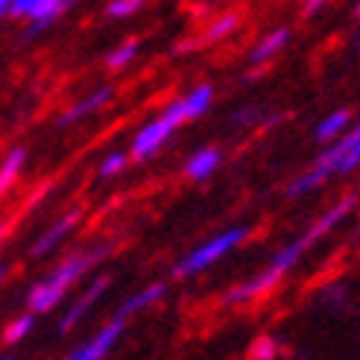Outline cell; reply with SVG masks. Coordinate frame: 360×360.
I'll use <instances>...</instances> for the list:
<instances>
[{
	"label": "cell",
	"instance_id": "obj_1",
	"mask_svg": "<svg viewBox=\"0 0 360 360\" xmlns=\"http://www.w3.org/2000/svg\"><path fill=\"white\" fill-rule=\"evenodd\" d=\"M357 202H360L357 193H346V196H340L337 202H331L308 229L302 231V235H296L293 240L278 246L258 273H252L249 278L231 284L223 293V304H229V308H246V304H255V302L266 299L304 258H308V252L316 243H322L334 229H340L352 217V214L357 211Z\"/></svg>",
	"mask_w": 360,
	"mask_h": 360
},
{
	"label": "cell",
	"instance_id": "obj_2",
	"mask_svg": "<svg viewBox=\"0 0 360 360\" xmlns=\"http://www.w3.org/2000/svg\"><path fill=\"white\" fill-rule=\"evenodd\" d=\"M112 252H115V240H103L94 246H82V249L68 252L62 261H56L47 269V276H41L27 290L24 308L35 316H47L53 311H59L62 304L74 296V287L91 273L100 261L109 258Z\"/></svg>",
	"mask_w": 360,
	"mask_h": 360
},
{
	"label": "cell",
	"instance_id": "obj_3",
	"mask_svg": "<svg viewBox=\"0 0 360 360\" xmlns=\"http://www.w3.org/2000/svg\"><path fill=\"white\" fill-rule=\"evenodd\" d=\"M360 167V120L349 126L343 138H337L322 150L311 167H304L290 185H287V196L290 200H302V196L316 193L322 185H328L331 179H343Z\"/></svg>",
	"mask_w": 360,
	"mask_h": 360
},
{
	"label": "cell",
	"instance_id": "obj_4",
	"mask_svg": "<svg viewBox=\"0 0 360 360\" xmlns=\"http://www.w3.org/2000/svg\"><path fill=\"white\" fill-rule=\"evenodd\" d=\"M252 235L249 226H229L223 231H217V235L205 238L202 243H196L193 249H188L182 258H179L170 269V276L176 281H185V278H196L208 273L211 266H217L220 261H226L231 252H238Z\"/></svg>",
	"mask_w": 360,
	"mask_h": 360
},
{
	"label": "cell",
	"instance_id": "obj_5",
	"mask_svg": "<svg viewBox=\"0 0 360 360\" xmlns=\"http://www.w3.org/2000/svg\"><path fill=\"white\" fill-rule=\"evenodd\" d=\"M126 328H129V319L115 311L103 326H97L85 340H79L77 346H70L59 360H109V354L123 340Z\"/></svg>",
	"mask_w": 360,
	"mask_h": 360
},
{
	"label": "cell",
	"instance_id": "obj_6",
	"mask_svg": "<svg viewBox=\"0 0 360 360\" xmlns=\"http://www.w3.org/2000/svg\"><path fill=\"white\" fill-rule=\"evenodd\" d=\"M109 287H112V276H97L91 284H85L82 290L77 296H70V302L65 304V311L59 316V334H70L77 326H82V322L91 316V311L97 308V304L103 302V296L109 293Z\"/></svg>",
	"mask_w": 360,
	"mask_h": 360
},
{
	"label": "cell",
	"instance_id": "obj_7",
	"mask_svg": "<svg viewBox=\"0 0 360 360\" xmlns=\"http://www.w3.org/2000/svg\"><path fill=\"white\" fill-rule=\"evenodd\" d=\"M173 132H176V126L165 115H155L135 132V138L129 143V158H135V161L153 158L158 150H165V143L173 138Z\"/></svg>",
	"mask_w": 360,
	"mask_h": 360
},
{
	"label": "cell",
	"instance_id": "obj_8",
	"mask_svg": "<svg viewBox=\"0 0 360 360\" xmlns=\"http://www.w3.org/2000/svg\"><path fill=\"white\" fill-rule=\"evenodd\" d=\"M79 223H82V208H70V211H65L62 217H56L53 220L39 238L32 240V246H30V258H47L50 252H56L74 231L79 229Z\"/></svg>",
	"mask_w": 360,
	"mask_h": 360
},
{
	"label": "cell",
	"instance_id": "obj_9",
	"mask_svg": "<svg viewBox=\"0 0 360 360\" xmlns=\"http://www.w3.org/2000/svg\"><path fill=\"white\" fill-rule=\"evenodd\" d=\"M112 97H115V88H112V85L94 88V91H88V94L79 97L77 103H70V109H65V112L59 115V126H62V129H68V126H77V123L88 120L91 115H97L103 105H109Z\"/></svg>",
	"mask_w": 360,
	"mask_h": 360
},
{
	"label": "cell",
	"instance_id": "obj_10",
	"mask_svg": "<svg viewBox=\"0 0 360 360\" xmlns=\"http://www.w3.org/2000/svg\"><path fill=\"white\" fill-rule=\"evenodd\" d=\"M290 39H293L290 27H276V30L264 32L261 39L255 41V47L249 50V62L255 65L258 70H261V68H266L269 62H276V59L281 56V50H284L287 44H290Z\"/></svg>",
	"mask_w": 360,
	"mask_h": 360
},
{
	"label": "cell",
	"instance_id": "obj_11",
	"mask_svg": "<svg viewBox=\"0 0 360 360\" xmlns=\"http://www.w3.org/2000/svg\"><path fill=\"white\" fill-rule=\"evenodd\" d=\"M167 290H170L167 281H150V284H143L141 290H135L132 296H126V299L120 302L117 314H123L126 319H132V316H138V314H143V311L155 308L158 302H165V299H167Z\"/></svg>",
	"mask_w": 360,
	"mask_h": 360
},
{
	"label": "cell",
	"instance_id": "obj_12",
	"mask_svg": "<svg viewBox=\"0 0 360 360\" xmlns=\"http://www.w3.org/2000/svg\"><path fill=\"white\" fill-rule=\"evenodd\" d=\"M223 165V150L220 147H202V150H196L188 155L185 161V179H191V182H208V179L220 170Z\"/></svg>",
	"mask_w": 360,
	"mask_h": 360
},
{
	"label": "cell",
	"instance_id": "obj_13",
	"mask_svg": "<svg viewBox=\"0 0 360 360\" xmlns=\"http://www.w3.org/2000/svg\"><path fill=\"white\" fill-rule=\"evenodd\" d=\"M74 4H77V0H41V4L32 9V15L27 18L30 27L24 30V41L35 39V35L44 32L50 24H56L59 18H62V15H65L70 6H74Z\"/></svg>",
	"mask_w": 360,
	"mask_h": 360
},
{
	"label": "cell",
	"instance_id": "obj_14",
	"mask_svg": "<svg viewBox=\"0 0 360 360\" xmlns=\"http://www.w3.org/2000/svg\"><path fill=\"white\" fill-rule=\"evenodd\" d=\"M354 123V117H352V112L349 109H334V112H328L322 120H316V129H314V138H316V143H334L337 138H343L346 132H349V126Z\"/></svg>",
	"mask_w": 360,
	"mask_h": 360
},
{
	"label": "cell",
	"instance_id": "obj_15",
	"mask_svg": "<svg viewBox=\"0 0 360 360\" xmlns=\"http://www.w3.org/2000/svg\"><path fill=\"white\" fill-rule=\"evenodd\" d=\"M240 27V12H223L220 18H214V21L205 27V32L200 35L196 41L185 44V47H205V44H217L223 39H229L231 32Z\"/></svg>",
	"mask_w": 360,
	"mask_h": 360
},
{
	"label": "cell",
	"instance_id": "obj_16",
	"mask_svg": "<svg viewBox=\"0 0 360 360\" xmlns=\"http://www.w3.org/2000/svg\"><path fill=\"white\" fill-rule=\"evenodd\" d=\"M179 100H182V109H185L188 123H191V120H200L202 115L211 112V105H214V85H211V82H202V85L191 88V91L182 94Z\"/></svg>",
	"mask_w": 360,
	"mask_h": 360
},
{
	"label": "cell",
	"instance_id": "obj_17",
	"mask_svg": "<svg viewBox=\"0 0 360 360\" xmlns=\"http://www.w3.org/2000/svg\"><path fill=\"white\" fill-rule=\"evenodd\" d=\"M27 147H12L6 155H4V161H0V200L15 188V182H18V176H21V170H24V165H27Z\"/></svg>",
	"mask_w": 360,
	"mask_h": 360
},
{
	"label": "cell",
	"instance_id": "obj_18",
	"mask_svg": "<svg viewBox=\"0 0 360 360\" xmlns=\"http://www.w3.org/2000/svg\"><path fill=\"white\" fill-rule=\"evenodd\" d=\"M35 314H30V311H24V314H18V316H12L6 326H4V331H0V340H4V346H9V349H15V346H21L24 340L35 331Z\"/></svg>",
	"mask_w": 360,
	"mask_h": 360
},
{
	"label": "cell",
	"instance_id": "obj_19",
	"mask_svg": "<svg viewBox=\"0 0 360 360\" xmlns=\"http://www.w3.org/2000/svg\"><path fill=\"white\" fill-rule=\"evenodd\" d=\"M281 354H284V343L273 334L255 337L249 343V352H246L249 360H281Z\"/></svg>",
	"mask_w": 360,
	"mask_h": 360
},
{
	"label": "cell",
	"instance_id": "obj_20",
	"mask_svg": "<svg viewBox=\"0 0 360 360\" xmlns=\"http://www.w3.org/2000/svg\"><path fill=\"white\" fill-rule=\"evenodd\" d=\"M316 299H319L322 308H328V311H343L346 304H349V287H346L343 281H328L326 287H319Z\"/></svg>",
	"mask_w": 360,
	"mask_h": 360
},
{
	"label": "cell",
	"instance_id": "obj_21",
	"mask_svg": "<svg viewBox=\"0 0 360 360\" xmlns=\"http://www.w3.org/2000/svg\"><path fill=\"white\" fill-rule=\"evenodd\" d=\"M138 50H141V44H138L135 39L117 44V47L109 53V56H105V68H109V70H123V68H129V65L135 62V56H138Z\"/></svg>",
	"mask_w": 360,
	"mask_h": 360
},
{
	"label": "cell",
	"instance_id": "obj_22",
	"mask_svg": "<svg viewBox=\"0 0 360 360\" xmlns=\"http://www.w3.org/2000/svg\"><path fill=\"white\" fill-rule=\"evenodd\" d=\"M126 165H129V153H123V150H115L109 153L103 161H100V167H97V176L100 179H115L126 170Z\"/></svg>",
	"mask_w": 360,
	"mask_h": 360
},
{
	"label": "cell",
	"instance_id": "obj_23",
	"mask_svg": "<svg viewBox=\"0 0 360 360\" xmlns=\"http://www.w3.org/2000/svg\"><path fill=\"white\" fill-rule=\"evenodd\" d=\"M143 6H147V0H109V6H105V15H109V18H132V15H138Z\"/></svg>",
	"mask_w": 360,
	"mask_h": 360
},
{
	"label": "cell",
	"instance_id": "obj_24",
	"mask_svg": "<svg viewBox=\"0 0 360 360\" xmlns=\"http://www.w3.org/2000/svg\"><path fill=\"white\" fill-rule=\"evenodd\" d=\"M39 4H41V0H15L12 9H9V18H30L32 9Z\"/></svg>",
	"mask_w": 360,
	"mask_h": 360
},
{
	"label": "cell",
	"instance_id": "obj_25",
	"mask_svg": "<svg viewBox=\"0 0 360 360\" xmlns=\"http://www.w3.org/2000/svg\"><path fill=\"white\" fill-rule=\"evenodd\" d=\"M328 4H331V0H304V4H302V15H304V18H311V15L322 12Z\"/></svg>",
	"mask_w": 360,
	"mask_h": 360
},
{
	"label": "cell",
	"instance_id": "obj_26",
	"mask_svg": "<svg viewBox=\"0 0 360 360\" xmlns=\"http://www.w3.org/2000/svg\"><path fill=\"white\" fill-rule=\"evenodd\" d=\"M12 4H15V0H0V18H9Z\"/></svg>",
	"mask_w": 360,
	"mask_h": 360
},
{
	"label": "cell",
	"instance_id": "obj_27",
	"mask_svg": "<svg viewBox=\"0 0 360 360\" xmlns=\"http://www.w3.org/2000/svg\"><path fill=\"white\" fill-rule=\"evenodd\" d=\"M6 278H9V266H6V264H0V287L6 284Z\"/></svg>",
	"mask_w": 360,
	"mask_h": 360
},
{
	"label": "cell",
	"instance_id": "obj_28",
	"mask_svg": "<svg viewBox=\"0 0 360 360\" xmlns=\"http://www.w3.org/2000/svg\"><path fill=\"white\" fill-rule=\"evenodd\" d=\"M357 15H360V4H357Z\"/></svg>",
	"mask_w": 360,
	"mask_h": 360
}]
</instances>
